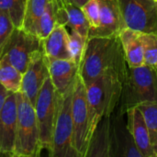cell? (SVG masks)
Listing matches in <instances>:
<instances>
[{
  "instance_id": "cell-1",
  "label": "cell",
  "mask_w": 157,
  "mask_h": 157,
  "mask_svg": "<svg viewBox=\"0 0 157 157\" xmlns=\"http://www.w3.org/2000/svg\"><path fill=\"white\" fill-rule=\"evenodd\" d=\"M129 69L120 34L88 38L79 65V75L86 86L108 73L118 75L123 83Z\"/></svg>"
},
{
  "instance_id": "cell-2",
  "label": "cell",
  "mask_w": 157,
  "mask_h": 157,
  "mask_svg": "<svg viewBox=\"0 0 157 157\" xmlns=\"http://www.w3.org/2000/svg\"><path fill=\"white\" fill-rule=\"evenodd\" d=\"M153 103H157V68L145 64L130 67L115 111L126 115L132 108Z\"/></svg>"
},
{
  "instance_id": "cell-3",
  "label": "cell",
  "mask_w": 157,
  "mask_h": 157,
  "mask_svg": "<svg viewBox=\"0 0 157 157\" xmlns=\"http://www.w3.org/2000/svg\"><path fill=\"white\" fill-rule=\"evenodd\" d=\"M121 79L111 73L98 76L86 86L92 134L102 118L110 116L116 109L122 92Z\"/></svg>"
},
{
  "instance_id": "cell-4",
  "label": "cell",
  "mask_w": 157,
  "mask_h": 157,
  "mask_svg": "<svg viewBox=\"0 0 157 157\" xmlns=\"http://www.w3.org/2000/svg\"><path fill=\"white\" fill-rule=\"evenodd\" d=\"M42 146L34 106L21 92L17 93V123L13 156L37 157Z\"/></svg>"
},
{
  "instance_id": "cell-5",
  "label": "cell",
  "mask_w": 157,
  "mask_h": 157,
  "mask_svg": "<svg viewBox=\"0 0 157 157\" xmlns=\"http://www.w3.org/2000/svg\"><path fill=\"white\" fill-rule=\"evenodd\" d=\"M73 146L78 157H86L92 137L86 88L79 74L75 80L73 99Z\"/></svg>"
},
{
  "instance_id": "cell-6",
  "label": "cell",
  "mask_w": 157,
  "mask_h": 157,
  "mask_svg": "<svg viewBox=\"0 0 157 157\" xmlns=\"http://www.w3.org/2000/svg\"><path fill=\"white\" fill-rule=\"evenodd\" d=\"M74 85L75 83L64 94L59 96L52 144L49 152L52 157H78L73 146L72 99Z\"/></svg>"
},
{
  "instance_id": "cell-7",
  "label": "cell",
  "mask_w": 157,
  "mask_h": 157,
  "mask_svg": "<svg viewBox=\"0 0 157 157\" xmlns=\"http://www.w3.org/2000/svg\"><path fill=\"white\" fill-rule=\"evenodd\" d=\"M60 94L56 91L50 76L44 82L34 105L40 140L42 149L51 151L53 130L58 111Z\"/></svg>"
},
{
  "instance_id": "cell-8",
  "label": "cell",
  "mask_w": 157,
  "mask_h": 157,
  "mask_svg": "<svg viewBox=\"0 0 157 157\" xmlns=\"http://www.w3.org/2000/svg\"><path fill=\"white\" fill-rule=\"evenodd\" d=\"M126 28L157 34L156 0H118Z\"/></svg>"
},
{
  "instance_id": "cell-9",
  "label": "cell",
  "mask_w": 157,
  "mask_h": 157,
  "mask_svg": "<svg viewBox=\"0 0 157 157\" xmlns=\"http://www.w3.org/2000/svg\"><path fill=\"white\" fill-rule=\"evenodd\" d=\"M39 50H41V40L38 36L22 28H15L0 59L6 60L24 74L31 55Z\"/></svg>"
},
{
  "instance_id": "cell-10",
  "label": "cell",
  "mask_w": 157,
  "mask_h": 157,
  "mask_svg": "<svg viewBox=\"0 0 157 157\" xmlns=\"http://www.w3.org/2000/svg\"><path fill=\"white\" fill-rule=\"evenodd\" d=\"M50 76L46 63V58L41 50L36 51L30 57L28 67L23 74L22 86L20 92L34 106L38 95L46 81Z\"/></svg>"
},
{
  "instance_id": "cell-11",
  "label": "cell",
  "mask_w": 157,
  "mask_h": 157,
  "mask_svg": "<svg viewBox=\"0 0 157 157\" xmlns=\"http://www.w3.org/2000/svg\"><path fill=\"white\" fill-rule=\"evenodd\" d=\"M111 157H143L129 130L124 115L114 110L110 115Z\"/></svg>"
},
{
  "instance_id": "cell-12",
  "label": "cell",
  "mask_w": 157,
  "mask_h": 157,
  "mask_svg": "<svg viewBox=\"0 0 157 157\" xmlns=\"http://www.w3.org/2000/svg\"><path fill=\"white\" fill-rule=\"evenodd\" d=\"M17 123V93H10L0 111V155L13 156Z\"/></svg>"
},
{
  "instance_id": "cell-13",
  "label": "cell",
  "mask_w": 157,
  "mask_h": 157,
  "mask_svg": "<svg viewBox=\"0 0 157 157\" xmlns=\"http://www.w3.org/2000/svg\"><path fill=\"white\" fill-rule=\"evenodd\" d=\"M100 19L98 29L89 31V37H108L120 34L125 27L118 0H98Z\"/></svg>"
},
{
  "instance_id": "cell-14",
  "label": "cell",
  "mask_w": 157,
  "mask_h": 157,
  "mask_svg": "<svg viewBox=\"0 0 157 157\" xmlns=\"http://www.w3.org/2000/svg\"><path fill=\"white\" fill-rule=\"evenodd\" d=\"M45 58L53 86L60 95L64 94L75 83L79 74V66L71 59Z\"/></svg>"
},
{
  "instance_id": "cell-15",
  "label": "cell",
  "mask_w": 157,
  "mask_h": 157,
  "mask_svg": "<svg viewBox=\"0 0 157 157\" xmlns=\"http://www.w3.org/2000/svg\"><path fill=\"white\" fill-rule=\"evenodd\" d=\"M127 124L133 137L135 144L143 157H156L153 149L149 129L144 116L139 107L128 109Z\"/></svg>"
},
{
  "instance_id": "cell-16",
  "label": "cell",
  "mask_w": 157,
  "mask_h": 157,
  "mask_svg": "<svg viewBox=\"0 0 157 157\" xmlns=\"http://www.w3.org/2000/svg\"><path fill=\"white\" fill-rule=\"evenodd\" d=\"M69 32L65 26L57 25L41 40V52L50 59H71L68 49Z\"/></svg>"
},
{
  "instance_id": "cell-17",
  "label": "cell",
  "mask_w": 157,
  "mask_h": 157,
  "mask_svg": "<svg viewBox=\"0 0 157 157\" xmlns=\"http://www.w3.org/2000/svg\"><path fill=\"white\" fill-rule=\"evenodd\" d=\"M142 33L129 28H124L120 32L121 41L129 67H137L144 64Z\"/></svg>"
},
{
  "instance_id": "cell-18",
  "label": "cell",
  "mask_w": 157,
  "mask_h": 157,
  "mask_svg": "<svg viewBox=\"0 0 157 157\" xmlns=\"http://www.w3.org/2000/svg\"><path fill=\"white\" fill-rule=\"evenodd\" d=\"M86 157H111L110 116L101 119L95 129Z\"/></svg>"
},
{
  "instance_id": "cell-19",
  "label": "cell",
  "mask_w": 157,
  "mask_h": 157,
  "mask_svg": "<svg viewBox=\"0 0 157 157\" xmlns=\"http://www.w3.org/2000/svg\"><path fill=\"white\" fill-rule=\"evenodd\" d=\"M51 0H27L22 29L38 36L40 19Z\"/></svg>"
},
{
  "instance_id": "cell-20",
  "label": "cell",
  "mask_w": 157,
  "mask_h": 157,
  "mask_svg": "<svg viewBox=\"0 0 157 157\" xmlns=\"http://www.w3.org/2000/svg\"><path fill=\"white\" fill-rule=\"evenodd\" d=\"M64 7L67 14V24L71 30L76 31L80 35L88 39L90 25L82 8L75 6L68 0H64Z\"/></svg>"
},
{
  "instance_id": "cell-21",
  "label": "cell",
  "mask_w": 157,
  "mask_h": 157,
  "mask_svg": "<svg viewBox=\"0 0 157 157\" xmlns=\"http://www.w3.org/2000/svg\"><path fill=\"white\" fill-rule=\"evenodd\" d=\"M23 74L14 65L0 59V84L11 93H18L21 90Z\"/></svg>"
},
{
  "instance_id": "cell-22",
  "label": "cell",
  "mask_w": 157,
  "mask_h": 157,
  "mask_svg": "<svg viewBox=\"0 0 157 157\" xmlns=\"http://www.w3.org/2000/svg\"><path fill=\"white\" fill-rule=\"evenodd\" d=\"M27 0H0V9L10 17L16 28H22Z\"/></svg>"
},
{
  "instance_id": "cell-23",
  "label": "cell",
  "mask_w": 157,
  "mask_h": 157,
  "mask_svg": "<svg viewBox=\"0 0 157 157\" xmlns=\"http://www.w3.org/2000/svg\"><path fill=\"white\" fill-rule=\"evenodd\" d=\"M146 121L153 149L157 157V103L139 106Z\"/></svg>"
},
{
  "instance_id": "cell-24",
  "label": "cell",
  "mask_w": 157,
  "mask_h": 157,
  "mask_svg": "<svg viewBox=\"0 0 157 157\" xmlns=\"http://www.w3.org/2000/svg\"><path fill=\"white\" fill-rule=\"evenodd\" d=\"M87 40V38L83 37L76 31L71 30V33H69L68 49L71 55V60H73L78 66L83 59Z\"/></svg>"
},
{
  "instance_id": "cell-25",
  "label": "cell",
  "mask_w": 157,
  "mask_h": 157,
  "mask_svg": "<svg viewBox=\"0 0 157 157\" xmlns=\"http://www.w3.org/2000/svg\"><path fill=\"white\" fill-rule=\"evenodd\" d=\"M144 43V62L145 65L157 66V34L142 33Z\"/></svg>"
},
{
  "instance_id": "cell-26",
  "label": "cell",
  "mask_w": 157,
  "mask_h": 157,
  "mask_svg": "<svg viewBox=\"0 0 157 157\" xmlns=\"http://www.w3.org/2000/svg\"><path fill=\"white\" fill-rule=\"evenodd\" d=\"M15 26L6 12L0 9V58L3 52V50L9 40Z\"/></svg>"
},
{
  "instance_id": "cell-27",
  "label": "cell",
  "mask_w": 157,
  "mask_h": 157,
  "mask_svg": "<svg viewBox=\"0 0 157 157\" xmlns=\"http://www.w3.org/2000/svg\"><path fill=\"white\" fill-rule=\"evenodd\" d=\"M81 8L89 22L90 30L98 29L100 19V6L98 0H89Z\"/></svg>"
},
{
  "instance_id": "cell-28",
  "label": "cell",
  "mask_w": 157,
  "mask_h": 157,
  "mask_svg": "<svg viewBox=\"0 0 157 157\" xmlns=\"http://www.w3.org/2000/svg\"><path fill=\"white\" fill-rule=\"evenodd\" d=\"M10 93L11 92H9L4 86H2L0 84V111L2 110V109L5 105V102Z\"/></svg>"
},
{
  "instance_id": "cell-29",
  "label": "cell",
  "mask_w": 157,
  "mask_h": 157,
  "mask_svg": "<svg viewBox=\"0 0 157 157\" xmlns=\"http://www.w3.org/2000/svg\"><path fill=\"white\" fill-rule=\"evenodd\" d=\"M69 2H71L72 4H74L75 6H79V7H82L87 1L89 0H68Z\"/></svg>"
},
{
  "instance_id": "cell-30",
  "label": "cell",
  "mask_w": 157,
  "mask_h": 157,
  "mask_svg": "<svg viewBox=\"0 0 157 157\" xmlns=\"http://www.w3.org/2000/svg\"><path fill=\"white\" fill-rule=\"evenodd\" d=\"M156 68H157V66H156Z\"/></svg>"
},
{
  "instance_id": "cell-31",
  "label": "cell",
  "mask_w": 157,
  "mask_h": 157,
  "mask_svg": "<svg viewBox=\"0 0 157 157\" xmlns=\"http://www.w3.org/2000/svg\"><path fill=\"white\" fill-rule=\"evenodd\" d=\"M156 1H157V0H156Z\"/></svg>"
}]
</instances>
